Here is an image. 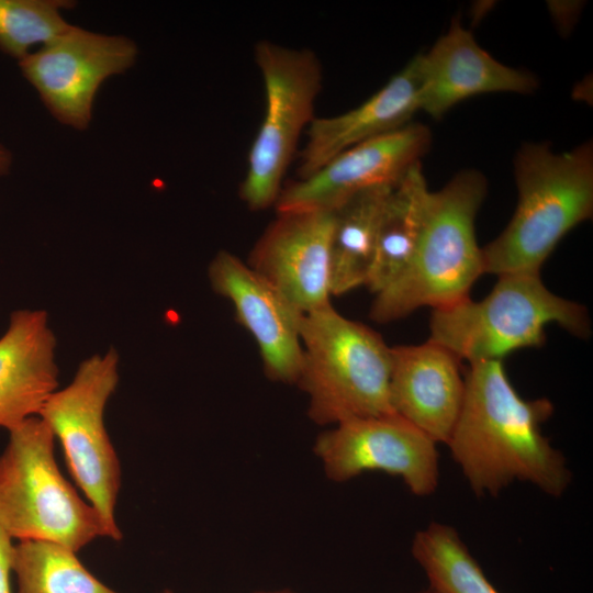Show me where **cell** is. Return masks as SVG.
<instances>
[{"label":"cell","mask_w":593,"mask_h":593,"mask_svg":"<svg viewBox=\"0 0 593 593\" xmlns=\"http://www.w3.org/2000/svg\"><path fill=\"white\" fill-rule=\"evenodd\" d=\"M161 593H172V592H170V591H164V592H161Z\"/></svg>","instance_id":"d4e9b609"},{"label":"cell","mask_w":593,"mask_h":593,"mask_svg":"<svg viewBox=\"0 0 593 593\" xmlns=\"http://www.w3.org/2000/svg\"><path fill=\"white\" fill-rule=\"evenodd\" d=\"M13 164L12 153L0 143V176H4L10 172Z\"/></svg>","instance_id":"cb8c5ba5"},{"label":"cell","mask_w":593,"mask_h":593,"mask_svg":"<svg viewBox=\"0 0 593 593\" xmlns=\"http://www.w3.org/2000/svg\"><path fill=\"white\" fill-rule=\"evenodd\" d=\"M423 593H427V592L425 591V592H423Z\"/></svg>","instance_id":"4316f807"},{"label":"cell","mask_w":593,"mask_h":593,"mask_svg":"<svg viewBox=\"0 0 593 593\" xmlns=\"http://www.w3.org/2000/svg\"><path fill=\"white\" fill-rule=\"evenodd\" d=\"M418 58L419 111L434 119H440L456 104L478 94H527L538 86L533 74L506 66L486 53L458 19Z\"/></svg>","instance_id":"5bb4252c"},{"label":"cell","mask_w":593,"mask_h":593,"mask_svg":"<svg viewBox=\"0 0 593 593\" xmlns=\"http://www.w3.org/2000/svg\"><path fill=\"white\" fill-rule=\"evenodd\" d=\"M421 86L417 55L357 108L334 116L314 118L298 155V179L313 175L351 146L410 124L419 111Z\"/></svg>","instance_id":"2e32d148"},{"label":"cell","mask_w":593,"mask_h":593,"mask_svg":"<svg viewBox=\"0 0 593 593\" xmlns=\"http://www.w3.org/2000/svg\"><path fill=\"white\" fill-rule=\"evenodd\" d=\"M137 56L136 43L124 35L70 24L18 63L52 116L63 125L83 131L92 120L102 83L128 70Z\"/></svg>","instance_id":"9c48e42d"},{"label":"cell","mask_w":593,"mask_h":593,"mask_svg":"<svg viewBox=\"0 0 593 593\" xmlns=\"http://www.w3.org/2000/svg\"><path fill=\"white\" fill-rule=\"evenodd\" d=\"M393 186L358 192L334 211L331 291L342 295L366 286L374 258L382 212Z\"/></svg>","instance_id":"d6986e66"},{"label":"cell","mask_w":593,"mask_h":593,"mask_svg":"<svg viewBox=\"0 0 593 593\" xmlns=\"http://www.w3.org/2000/svg\"><path fill=\"white\" fill-rule=\"evenodd\" d=\"M482 300L469 296L433 310L429 340L471 363L503 360L524 348L540 347L546 327L558 324L579 338L591 333L586 309L551 292L540 271L497 276Z\"/></svg>","instance_id":"277c9868"},{"label":"cell","mask_w":593,"mask_h":593,"mask_svg":"<svg viewBox=\"0 0 593 593\" xmlns=\"http://www.w3.org/2000/svg\"><path fill=\"white\" fill-rule=\"evenodd\" d=\"M57 339L44 310L11 313L0 337V427L37 416L58 387Z\"/></svg>","instance_id":"e0dca14e"},{"label":"cell","mask_w":593,"mask_h":593,"mask_svg":"<svg viewBox=\"0 0 593 593\" xmlns=\"http://www.w3.org/2000/svg\"><path fill=\"white\" fill-rule=\"evenodd\" d=\"M436 444L398 414L349 419L322 434L315 445L327 475L346 481L363 471L400 477L418 496L438 484Z\"/></svg>","instance_id":"30bf717a"},{"label":"cell","mask_w":593,"mask_h":593,"mask_svg":"<svg viewBox=\"0 0 593 593\" xmlns=\"http://www.w3.org/2000/svg\"><path fill=\"white\" fill-rule=\"evenodd\" d=\"M11 567L18 593H118L92 575L75 551L56 542L19 541Z\"/></svg>","instance_id":"ffe728a7"},{"label":"cell","mask_w":593,"mask_h":593,"mask_svg":"<svg viewBox=\"0 0 593 593\" xmlns=\"http://www.w3.org/2000/svg\"><path fill=\"white\" fill-rule=\"evenodd\" d=\"M486 194L477 170L455 175L432 191L424 230L410 265L376 294L370 316L379 323L402 318L419 307L433 310L469 296L484 273L475 217Z\"/></svg>","instance_id":"3957f363"},{"label":"cell","mask_w":593,"mask_h":593,"mask_svg":"<svg viewBox=\"0 0 593 593\" xmlns=\"http://www.w3.org/2000/svg\"><path fill=\"white\" fill-rule=\"evenodd\" d=\"M298 381L320 424L395 414L390 399L391 347L372 328L332 304L304 314Z\"/></svg>","instance_id":"5b68a950"},{"label":"cell","mask_w":593,"mask_h":593,"mask_svg":"<svg viewBox=\"0 0 593 593\" xmlns=\"http://www.w3.org/2000/svg\"><path fill=\"white\" fill-rule=\"evenodd\" d=\"M517 204L503 232L482 248L484 273L540 271L560 240L593 212V146L564 153L523 145L514 161Z\"/></svg>","instance_id":"7a4b0ae2"},{"label":"cell","mask_w":593,"mask_h":593,"mask_svg":"<svg viewBox=\"0 0 593 593\" xmlns=\"http://www.w3.org/2000/svg\"><path fill=\"white\" fill-rule=\"evenodd\" d=\"M430 193L421 163L393 184L382 212L374 258L366 283L374 294L391 284L414 257Z\"/></svg>","instance_id":"ac0fdd59"},{"label":"cell","mask_w":593,"mask_h":593,"mask_svg":"<svg viewBox=\"0 0 593 593\" xmlns=\"http://www.w3.org/2000/svg\"><path fill=\"white\" fill-rule=\"evenodd\" d=\"M74 7L69 0H0V51L21 60L70 25L61 11Z\"/></svg>","instance_id":"7402d4cb"},{"label":"cell","mask_w":593,"mask_h":593,"mask_svg":"<svg viewBox=\"0 0 593 593\" xmlns=\"http://www.w3.org/2000/svg\"><path fill=\"white\" fill-rule=\"evenodd\" d=\"M209 279L214 291L231 301L237 321L256 340L269 378L296 382L304 313L230 251L216 254L209 266Z\"/></svg>","instance_id":"4fadbf2b"},{"label":"cell","mask_w":593,"mask_h":593,"mask_svg":"<svg viewBox=\"0 0 593 593\" xmlns=\"http://www.w3.org/2000/svg\"><path fill=\"white\" fill-rule=\"evenodd\" d=\"M391 357L393 411L435 443L447 444L465 398L461 360L429 339L391 347Z\"/></svg>","instance_id":"9a60e30c"},{"label":"cell","mask_w":593,"mask_h":593,"mask_svg":"<svg viewBox=\"0 0 593 593\" xmlns=\"http://www.w3.org/2000/svg\"><path fill=\"white\" fill-rule=\"evenodd\" d=\"M412 553L427 574V593H500L449 525L433 522L417 532Z\"/></svg>","instance_id":"44dd1931"},{"label":"cell","mask_w":593,"mask_h":593,"mask_svg":"<svg viewBox=\"0 0 593 593\" xmlns=\"http://www.w3.org/2000/svg\"><path fill=\"white\" fill-rule=\"evenodd\" d=\"M254 58L265 86L266 108L239 195L250 210L259 211L276 204L300 137L315 118L323 69L312 49L267 40L255 44Z\"/></svg>","instance_id":"ba28073f"},{"label":"cell","mask_w":593,"mask_h":593,"mask_svg":"<svg viewBox=\"0 0 593 593\" xmlns=\"http://www.w3.org/2000/svg\"><path fill=\"white\" fill-rule=\"evenodd\" d=\"M333 212L278 213L247 262L302 313L329 304Z\"/></svg>","instance_id":"7c38bea8"},{"label":"cell","mask_w":593,"mask_h":593,"mask_svg":"<svg viewBox=\"0 0 593 593\" xmlns=\"http://www.w3.org/2000/svg\"><path fill=\"white\" fill-rule=\"evenodd\" d=\"M9 433L0 456V527L20 541H51L75 552L107 537L94 507L59 471L47 425L33 416Z\"/></svg>","instance_id":"8992f818"},{"label":"cell","mask_w":593,"mask_h":593,"mask_svg":"<svg viewBox=\"0 0 593 593\" xmlns=\"http://www.w3.org/2000/svg\"><path fill=\"white\" fill-rule=\"evenodd\" d=\"M13 546L12 538L0 527V593H11L9 579Z\"/></svg>","instance_id":"603a6c76"},{"label":"cell","mask_w":593,"mask_h":593,"mask_svg":"<svg viewBox=\"0 0 593 593\" xmlns=\"http://www.w3.org/2000/svg\"><path fill=\"white\" fill-rule=\"evenodd\" d=\"M430 131L410 123L339 153L313 175L298 179L282 190L277 213L334 212L358 192L395 184L430 146Z\"/></svg>","instance_id":"8fae6325"},{"label":"cell","mask_w":593,"mask_h":593,"mask_svg":"<svg viewBox=\"0 0 593 593\" xmlns=\"http://www.w3.org/2000/svg\"><path fill=\"white\" fill-rule=\"evenodd\" d=\"M119 362L113 347L85 359L70 383L53 392L37 415L59 440L71 477L113 540L122 537L114 519L121 468L104 426V409L119 383Z\"/></svg>","instance_id":"52a82bcc"},{"label":"cell","mask_w":593,"mask_h":593,"mask_svg":"<svg viewBox=\"0 0 593 593\" xmlns=\"http://www.w3.org/2000/svg\"><path fill=\"white\" fill-rule=\"evenodd\" d=\"M275 593H290V592H275Z\"/></svg>","instance_id":"484cf974"},{"label":"cell","mask_w":593,"mask_h":593,"mask_svg":"<svg viewBox=\"0 0 593 593\" xmlns=\"http://www.w3.org/2000/svg\"><path fill=\"white\" fill-rule=\"evenodd\" d=\"M465 382L462 406L447 445L473 492L494 495L518 480L561 495L570 472L541 433L553 404L546 398H522L503 360L471 363Z\"/></svg>","instance_id":"6da1fadb"}]
</instances>
